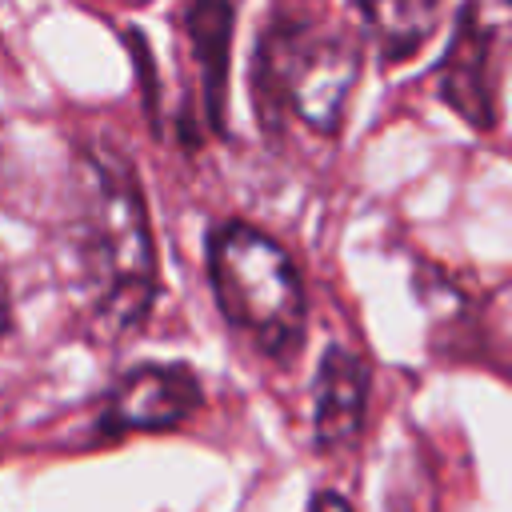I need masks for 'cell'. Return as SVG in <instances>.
Wrapping results in <instances>:
<instances>
[{
    "label": "cell",
    "instance_id": "cell-4",
    "mask_svg": "<svg viewBox=\"0 0 512 512\" xmlns=\"http://www.w3.org/2000/svg\"><path fill=\"white\" fill-rule=\"evenodd\" d=\"M200 404L204 388L188 364H136L108 388L96 416V432L108 440L124 432H168L196 416Z\"/></svg>",
    "mask_w": 512,
    "mask_h": 512
},
{
    "label": "cell",
    "instance_id": "cell-8",
    "mask_svg": "<svg viewBox=\"0 0 512 512\" xmlns=\"http://www.w3.org/2000/svg\"><path fill=\"white\" fill-rule=\"evenodd\" d=\"M360 16L380 44V60L396 64L432 36L440 8L436 4H364Z\"/></svg>",
    "mask_w": 512,
    "mask_h": 512
},
{
    "label": "cell",
    "instance_id": "cell-3",
    "mask_svg": "<svg viewBox=\"0 0 512 512\" xmlns=\"http://www.w3.org/2000/svg\"><path fill=\"white\" fill-rule=\"evenodd\" d=\"M360 76V44L344 28H324L308 16L276 20L256 52L252 84L264 100L288 104L312 132L332 136L344 120Z\"/></svg>",
    "mask_w": 512,
    "mask_h": 512
},
{
    "label": "cell",
    "instance_id": "cell-10",
    "mask_svg": "<svg viewBox=\"0 0 512 512\" xmlns=\"http://www.w3.org/2000/svg\"><path fill=\"white\" fill-rule=\"evenodd\" d=\"M8 320H12V292H8V280L0 276V340L8 332Z\"/></svg>",
    "mask_w": 512,
    "mask_h": 512
},
{
    "label": "cell",
    "instance_id": "cell-1",
    "mask_svg": "<svg viewBox=\"0 0 512 512\" xmlns=\"http://www.w3.org/2000/svg\"><path fill=\"white\" fill-rule=\"evenodd\" d=\"M80 272L96 324L112 332L136 328L160 288L156 240L136 164L112 148L92 144L80 160Z\"/></svg>",
    "mask_w": 512,
    "mask_h": 512
},
{
    "label": "cell",
    "instance_id": "cell-9",
    "mask_svg": "<svg viewBox=\"0 0 512 512\" xmlns=\"http://www.w3.org/2000/svg\"><path fill=\"white\" fill-rule=\"evenodd\" d=\"M308 512H352V508H348V500L340 492H312Z\"/></svg>",
    "mask_w": 512,
    "mask_h": 512
},
{
    "label": "cell",
    "instance_id": "cell-5",
    "mask_svg": "<svg viewBox=\"0 0 512 512\" xmlns=\"http://www.w3.org/2000/svg\"><path fill=\"white\" fill-rule=\"evenodd\" d=\"M492 44L496 28L484 20L480 8H460L456 32L448 52L436 68V92L440 100L464 116L476 132H488L496 124V100H492Z\"/></svg>",
    "mask_w": 512,
    "mask_h": 512
},
{
    "label": "cell",
    "instance_id": "cell-6",
    "mask_svg": "<svg viewBox=\"0 0 512 512\" xmlns=\"http://www.w3.org/2000/svg\"><path fill=\"white\" fill-rule=\"evenodd\" d=\"M368 416V364L332 344L316 368V412H312V440L320 452H344L360 440Z\"/></svg>",
    "mask_w": 512,
    "mask_h": 512
},
{
    "label": "cell",
    "instance_id": "cell-7",
    "mask_svg": "<svg viewBox=\"0 0 512 512\" xmlns=\"http://www.w3.org/2000/svg\"><path fill=\"white\" fill-rule=\"evenodd\" d=\"M184 20H188L192 56L200 64L204 124H208L212 136H220L224 124H228V56H232L236 8L232 4H192Z\"/></svg>",
    "mask_w": 512,
    "mask_h": 512
},
{
    "label": "cell",
    "instance_id": "cell-2",
    "mask_svg": "<svg viewBox=\"0 0 512 512\" xmlns=\"http://www.w3.org/2000/svg\"><path fill=\"white\" fill-rule=\"evenodd\" d=\"M208 276L224 320L264 356L292 360L300 352L308 328L304 284L292 256L268 232L244 220L216 224L208 232Z\"/></svg>",
    "mask_w": 512,
    "mask_h": 512
}]
</instances>
